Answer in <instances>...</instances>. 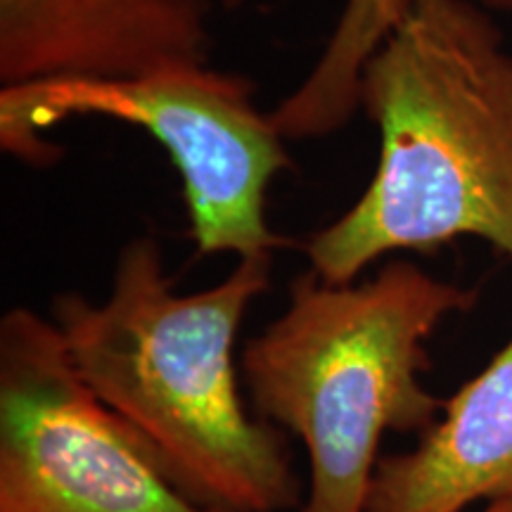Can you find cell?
<instances>
[{"label": "cell", "instance_id": "1", "mask_svg": "<svg viewBox=\"0 0 512 512\" xmlns=\"http://www.w3.org/2000/svg\"><path fill=\"white\" fill-rule=\"evenodd\" d=\"M380 133L363 195L306 245L354 283L396 252L479 238L512 259V50L479 0H408L361 74Z\"/></svg>", "mask_w": 512, "mask_h": 512}, {"label": "cell", "instance_id": "2", "mask_svg": "<svg viewBox=\"0 0 512 512\" xmlns=\"http://www.w3.org/2000/svg\"><path fill=\"white\" fill-rule=\"evenodd\" d=\"M268 283L271 256L240 259L221 283L178 294L162 247L136 238L121 247L105 302L67 292L53 304L88 387L197 501L223 512L302 505L283 441L247 413L235 366L240 325Z\"/></svg>", "mask_w": 512, "mask_h": 512}, {"label": "cell", "instance_id": "3", "mask_svg": "<svg viewBox=\"0 0 512 512\" xmlns=\"http://www.w3.org/2000/svg\"><path fill=\"white\" fill-rule=\"evenodd\" d=\"M475 299L401 259L361 283L292 280L285 311L242 351V373L261 418L306 448L299 512H366L384 434L427 430L444 408L420 382L425 344Z\"/></svg>", "mask_w": 512, "mask_h": 512}, {"label": "cell", "instance_id": "4", "mask_svg": "<svg viewBox=\"0 0 512 512\" xmlns=\"http://www.w3.org/2000/svg\"><path fill=\"white\" fill-rule=\"evenodd\" d=\"M79 117L138 126L169 152L200 256L266 259L283 245L266 221V195L292 159L240 74L188 64L126 81L0 88V147L24 164L50 166L62 147L41 131Z\"/></svg>", "mask_w": 512, "mask_h": 512}, {"label": "cell", "instance_id": "5", "mask_svg": "<svg viewBox=\"0 0 512 512\" xmlns=\"http://www.w3.org/2000/svg\"><path fill=\"white\" fill-rule=\"evenodd\" d=\"M0 512H223L169 465L74 368L55 320H0Z\"/></svg>", "mask_w": 512, "mask_h": 512}, {"label": "cell", "instance_id": "6", "mask_svg": "<svg viewBox=\"0 0 512 512\" xmlns=\"http://www.w3.org/2000/svg\"><path fill=\"white\" fill-rule=\"evenodd\" d=\"M211 0H0V88L207 64Z\"/></svg>", "mask_w": 512, "mask_h": 512}, {"label": "cell", "instance_id": "7", "mask_svg": "<svg viewBox=\"0 0 512 512\" xmlns=\"http://www.w3.org/2000/svg\"><path fill=\"white\" fill-rule=\"evenodd\" d=\"M512 498V337L413 451L382 458L366 512H463Z\"/></svg>", "mask_w": 512, "mask_h": 512}, {"label": "cell", "instance_id": "8", "mask_svg": "<svg viewBox=\"0 0 512 512\" xmlns=\"http://www.w3.org/2000/svg\"><path fill=\"white\" fill-rule=\"evenodd\" d=\"M408 0H344L337 24L299 86L273 107L285 140L325 138L347 126L361 107V74L399 22Z\"/></svg>", "mask_w": 512, "mask_h": 512}, {"label": "cell", "instance_id": "9", "mask_svg": "<svg viewBox=\"0 0 512 512\" xmlns=\"http://www.w3.org/2000/svg\"><path fill=\"white\" fill-rule=\"evenodd\" d=\"M482 512H512V498H505V501L486 503V508Z\"/></svg>", "mask_w": 512, "mask_h": 512}, {"label": "cell", "instance_id": "10", "mask_svg": "<svg viewBox=\"0 0 512 512\" xmlns=\"http://www.w3.org/2000/svg\"><path fill=\"white\" fill-rule=\"evenodd\" d=\"M479 3L491 5V8H512V0H479Z\"/></svg>", "mask_w": 512, "mask_h": 512}]
</instances>
